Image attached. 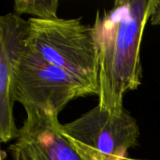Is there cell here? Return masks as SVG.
<instances>
[{
	"instance_id": "1",
	"label": "cell",
	"mask_w": 160,
	"mask_h": 160,
	"mask_svg": "<svg viewBox=\"0 0 160 160\" xmlns=\"http://www.w3.org/2000/svg\"><path fill=\"white\" fill-rule=\"evenodd\" d=\"M156 0H117L93 25L98 55V106L112 112L124 109L125 95L142 80L141 46Z\"/></svg>"
},
{
	"instance_id": "2",
	"label": "cell",
	"mask_w": 160,
	"mask_h": 160,
	"mask_svg": "<svg viewBox=\"0 0 160 160\" xmlns=\"http://www.w3.org/2000/svg\"><path fill=\"white\" fill-rule=\"evenodd\" d=\"M27 21L26 46L98 96V55L93 26L84 24L81 18Z\"/></svg>"
},
{
	"instance_id": "3",
	"label": "cell",
	"mask_w": 160,
	"mask_h": 160,
	"mask_svg": "<svg viewBox=\"0 0 160 160\" xmlns=\"http://www.w3.org/2000/svg\"><path fill=\"white\" fill-rule=\"evenodd\" d=\"M61 132L86 160L128 158V150L137 144L140 136L136 119L125 108L112 112L98 105L62 125Z\"/></svg>"
},
{
	"instance_id": "4",
	"label": "cell",
	"mask_w": 160,
	"mask_h": 160,
	"mask_svg": "<svg viewBox=\"0 0 160 160\" xmlns=\"http://www.w3.org/2000/svg\"><path fill=\"white\" fill-rule=\"evenodd\" d=\"M97 95L65 69L54 66L26 46L21 55L13 98L24 110L39 109L60 113L73 99Z\"/></svg>"
},
{
	"instance_id": "5",
	"label": "cell",
	"mask_w": 160,
	"mask_h": 160,
	"mask_svg": "<svg viewBox=\"0 0 160 160\" xmlns=\"http://www.w3.org/2000/svg\"><path fill=\"white\" fill-rule=\"evenodd\" d=\"M28 29V21L16 13L0 17V142L3 143L20 135L13 113V89Z\"/></svg>"
},
{
	"instance_id": "6",
	"label": "cell",
	"mask_w": 160,
	"mask_h": 160,
	"mask_svg": "<svg viewBox=\"0 0 160 160\" xmlns=\"http://www.w3.org/2000/svg\"><path fill=\"white\" fill-rule=\"evenodd\" d=\"M26 118L11 156L22 155L31 160L84 159L61 132L58 113L39 109L25 110Z\"/></svg>"
},
{
	"instance_id": "7",
	"label": "cell",
	"mask_w": 160,
	"mask_h": 160,
	"mask_svg": "<svg viewBox=\"0 0 160 160\" xmlns=\"http://www.w3.org/2000/svg\"><path fill=\"white\" fill-rule=\"evenodd\" d=\"M57 0H16L14 11L16 14H29L39 20L57 19Z\"/></svg>"
},
{
	"instance_id": "8",
	"label": "cell",
	"mask_w": 160,
	"mask_h": 160,
	"mask_svg": "<svg viewBox=\"0 0 160 160\" xmlns=\"http://www.w3.org/2000/svg\"><path fill=\"white\" fill-rule=\"evenodd\" d=\"M150 23L152 25L160 24V0H156L154 10L150 18Z\"/></svg>"
},
{
	"instance_id": "9",
	"label": "cell",
	"mask_w": 160,
	"mask_h": 160,
	"mask_svg": "<svg viewBox=\"0 0 160 160\" xmlns=\"http://www.w3.org/2000/svg\"><path fill=\"white\" fill-rule=\"evenodd\" d=\"M12 158H13V160H31L22 155H15V156H12Z\"/></svg>"
},
{
	"instance_id": "10",
	"label": "cell",
	"mask_w": 160,
	"mask_h": 160,
	"mask_svg": "<svg viewBox=\"0 0 160 160\" xmlns=\"http://www.w3.org/2000/svg\"><path fill=\"white\" fill-rule=\"evenodd\" d=\"M114 160H143V159H134V158H116Z\"/></svg>"
},
{
	"instance_id": "11",
	"label": "cell",
	"mask_w": 160,
	"mask_h": 160,
	"mask_svg": "<svg viewBox=\"0 0 160 160\" xmlns=\"http://www.w3.org/2000/svg\"><path fill=\"white\" fill-rule=\"evenodd\" d=\"M4 159V157H3V155L1 154V160H3Z\"/></svg>"
}]
</instances>
